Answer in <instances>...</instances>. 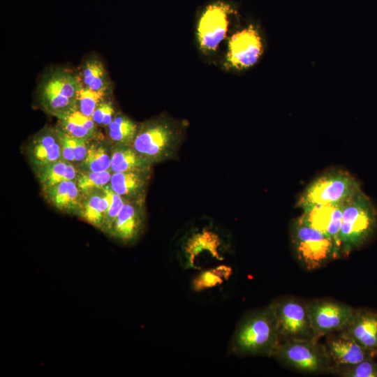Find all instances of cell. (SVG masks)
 Masks as SVG:
<instances>
[{
  "label": "cell",
  "instance_id": "6da1fadb",
  "mask_svg": "<svg viewBox=\"0 0 377 377\" xmlns=\"http://www.w3.org/2000/svg\"><path fill=\"white\" fill-rule=\"evenodd\" d=\"M281 343L272 304L246 313L230 341V351L239 356L274 357Z\"/></svg>",
  "mask_w": 377,
  "mask_h": 377
},
{
  "label": "cell",
  "instance_id": "7a4b0ae2",
  "mask_svg": "<svg viewBox=\"0 0 377 377\" xmlns=\"http://www.w3.org/2000/svg\"><path fill=\"white\" fill-rule=\"evenodd\" d=\"M184 133L182 122L160 116L140 124L131 146L154 165L175 158Z\"/></svg>",
  "mask_w": 377,
  "mask_h": 377
},
{
  "label": "cell",
  "instance_id": "3957f363",
  "mask_svg": "<svg viewBox=\"0 0 377 377\" xmlns=\"http://www.w3.org/2000/svg\"><path fill=\"white\" fill-rule=\"evenodd\" d=\"M377 226V213L370 198L361 190L343 204L339 232L341 256L365 244Z\"/></svg>",
  "mask_w": 377,
  "mask_h": 377
},
{
  "label": "cell",
  "instance_id": "277c9868",
  "mask_svg": "<svg viewBox=\"0 0 377 377\" xmlns=\"http://www.w3.org/2000/svg\"><path fill=\"white\" fill-rule=\"evenodd\" d=\"M80 86L79 73L64 67H54L41 76L37 86V99L45 112L59 117L76 107Z\"/></svg>",
  "mask_w": 377,
  "mask_h": 377
},
{
  "label": "cell",
  "instance_id": "5b68a950",
  "mask_svg": "<svg viewBox=\"0 0 377 377\" xmlns=\"http://www.w3.org/2000/svg\"><path fill=\"white\" fill-rule=\"evenodd\" d=\"M291 239L296 258L306 270L319 269L341 257L339 249L330 237L299 218L292 226Z\"/></svg>",
  "mask_w": 377,
  "mask_h": 377
},
{
  "label": "cell",
  "instance_id": "8992f818",
  "mask_svg": "<svg viewBox=\"0 0 377 377\" xmlns=\"http://www.w3.org/2000/svg\"><path fill=\"white\" fill-rule=\"evenodd\" d=\"M283 365L305 374L332 373V364L325 346L316 339L282 342L274 355Z\"/></svg>",
  "mask_w": 377,
  "mask_h": 377
},
{
  "label": "cell",
  "instance_id": "52a82bcc",
  "mask_svg": "<svg viewBox=\"0 0 377 377\" xmlns=\"http://www.w3.org/2000/svg\"><path fill=\"white\" fill-rule=\"evenodd\" d=\"M361 190L359 182L348 172L342 170L328 172L306 188L297 206L303 209L317 204L342 203Z\"/></svg>",
  "mask_w": 377,
  "mask_h": 377
},
{
  "label": "cell",
  "instance_id": "ba28073f",
  "mask_svg": "<svg viewBox=\"0 0 377 377\" xmlns=\"http://www.w3.org/2000/svg\"><path fill=\"white\" fill-rule=\"evenodd\" d=\"M272 304L281 343L292 339H316L309 316L308 302L287 297L275 300Z\"/></svg>",
  "mask_w": 377,
  "mask_h": 377
},
{
  "label": "cell",
  "instance_id": "9c48e42d",
  "mask_svg": "<svg viewBox=\"0 0 377 377\" xmlns=\"http://www.w3.org/2000/svg\"><path fill=\"white\" fill-rule=\"evenodd\" d=\"M309 316L316 339L343 330L355 309L331 300H316L308 302Z\"/></svg>",
  "mask_w": 377,
  "mask_h": 377
},
{
  "label": "cell",
  "instance_id": "30bf717a",
  "mask_svg": "<svg viewBox=\"0 0 377 377\" xmlns=\"http://www.w3.org/2000/svg\"><path fill=\"white\" fill-rule=\"evenodd\" d=\"M232 8L223 2L209 5L200 17L197 25V38L200 49L205 52L216 50L225 38Z\"/></svg>",
  "mask_w": 377,
  "mask_h": 377
},
{
  "label": "cell",
  "instance_id": "8fae6325",
  "mask_svg": "<svg viewBox=\"0 0 377 377\" xmlns=\"http://www.w3.org/2000/svg\"><path fill=\"white\" fill-rule=\"evenodd\" d=\"M263 51L258 31L249 25L235 33L229 39L226 64L237 70L250 68L257 63Z\"/></svg>",
  "mask_w": 377,
  "mask_h": 377
},
{
  "label": "cell",
  "instance_id": "7c38bea8",
  "mask_svg": "<svg viewBox=\"0 0 377 377\" xmlns=\"http://www.w3.org/2000/svg\"><path fill=\"white\" fill-rule=\"evenodd\" d=\"M344 202L317 204L304 207L302 209L303 212L299 218L303 223L330 237L335 242L339 251V232Z\"/></svg>",
  "mask_w": 377,
  "mask_h": 377
},
{
  "label": "cell",
  "instance_id": "4fadbf2b",
  "mask_svg": "<svg viewBox=\"0 0 377 377\" xmlns=\"http://www.w3.org/2000/svg\"><path fill=\"white\" fill-rule=\"evenodd\" d=\"M327 336L325 346L332 364V374L366 359L374 358L355 339L342 331Z\"/></svg>",
  "mask_w": 377,
  "mask_h": 377
},
{
  "label": "cell",
  "instance_id": "5bb4252c",
  "mask_svg": "<svg viewBox=\"0 0 377 377\" xmlns=\"http://www.w3.org/2000/svg\"><path fill=\"white\" fill-rule=\"evenodd\" d=\"M145 222V202L126 201L108 233L124 243H130L141 234Z\"/></svg>",
  "mask_w": 377,
  "mask_h": 377
},
{
  "label": "cell",
  "instance_id": "9a60e30c",
  "mask_svg": "<svg viewBox=\"0 0 377 377\" xmlns=\"http://www.w3.org/2000/svg\"><path fill=\"white\" fill-rule=\"evenodd\" d=\"M341 331L355 339L373 357L377 355V312L355 309Z\"/></svg>",
  "mask_w": 377,
  "mask_h": 377
},
{
  "label": "cell",
  "instance_id": "2e32d148",
  "mask_svg": "<svg viewBox=\"0 0 377 377\" xmlns=\"http://www.w3.org/2000/svg\"><path fill=\"white\" fill-rule=\"evenodd\" d=\"M151 177V169L112 172L110 186L127 201L145 202Z\"/></svg>",
  "mask_w": 377,
  "mask_h": 377
},
{
  "label": "cell",
  "instance_id": "e0dca14e",
  "mask_svg": "<svg viewBox=\"0 0 377 377\" xmlns=\"http://www.w3.org/2000/svg\"><path fill=\"white\" fill-rule=\"evenodd\" d=\"M27 154L35 167L63 159L57 128H45L38 132L30 141Z\"/></svg>",
  "mask_w": 377,
  "mask_h": 377
},
{
  "label": "cell",
  "instance_id": "ac0fdd59",
  "mask_svg": "<svg viewBox=\"0 0 377 377\" xmlns=\"http://www.w3.org/2000/svg\"><path fill=\"white\" fill-rule=\"evenodd\" d=\"M112 193L113 191L109 184L103 188L82 194V201L77 214L89 223L102 229L112 202Z\"/></svg>",
  "mask_w": 377,
  "mask_h": 377
},
{
  "label": "cell",
  "instance_id": "d6986e66",
  "mask_svg": "<svg viewBox=\"0 0 377 377\" xmlns=\"http://www.w3.org/2000/svg\"><path fill=\"white\" fill-rule=\"evenodd\" d=\"M46 200L57 209L67 213H77L82 195L75 181H64L43 188Z\"/></svg>",
  "mask_w": 377,
  "mask_h": 377
},
{
  "label": "cell",
  "instance_id": "ffe728a7",
  "mask_svg": "<svg viewBox=\"0 0 377 377\" xmlns=\"http://www.w3.org/2000/svg\"><path fill=\"white\" fill-rule=\"evenodd\" d=\"M110 149L112 172L150 170L153 166L131 145L113 144Z\"/></svg>",
  "mask_w": 377,
  "mask_h": 377
},
{
  "label": "cell",
  "instance_id": "44dd1931",
  "mask_svg": "<svg viewBox=\"0 0 377 377\" xmlns=\"http://www.w3.org/2000/svg\"><path fill=\"white\" fill-rule=\"evenodd\" d=\"M57 118L59 128L73 137L91 140L97 136V125L92 117L82 114L76 107Z\"/></svg>",
  "mask_w": 377,
  "mask_h": 377
},
{
  "label": "cell",
  "instance_id": "7402d4cb",
  "mask_svg": "<svg viewBox=\"0 0 377 377\" xmlns=\"http://www.w3.org/2000/svg\"><path fill=\"white\" fill-rule=\"evenodd\" d=\"M82 86L95 91H110L109 75L101 59L96 55L87 57L79 73Z\"/></svg>",
  "mask_w": 377,
  "mask_h": 377
},
{
  "label": "cell",
  "instance_id": "603a6c76",
  "mask_svg": "<svg viewBox=\"0 0 377 377\" xmlns=\"http://www.w3.org/2000/svg\"><path fill=\"white\" fill-rule=\"evenodd\" d=\"M78 170L74 165L64 159L36 167V176L42 188L64 181H75Z\"/></svg>",
  "mask_w": 377,
  "mask_h": 377
},
{
  "label": "cell",
  "instance_id": "cb8c5ba5",
  "mask_svg": "<svg viewBox=\"0 0 377 377\" xmlns=\"http://www.w3.org/2000/svg\"><path fill=\"white\" fill-rule=\"evenodd\" d=\"M140 126L126 114L117 112L108 126L110 139L113 144L132 145Z\"/></svg>",
  "mask_w": 377,
  "mask_h": 377
},
{
  "label": "cell",
  "instance_id": "d4e9b609",
  "mask_svg": "<svg viewBox=\"0 0 377 377\" xmlns=\"http://www.w3.org/2000/svg\"><path fill=\"white\" fill-rule=\"evenodd\" d=\"M82 170L95 172L111 171V149L99 141L91 142L87 155L80 163Z\"/></svg>",
  "mask_w": 377,
  "mask_h": 377
},
{
  "label": "cell",
  "instance_id": "484cf974",
  "mask_svg": "<svg viewBox=\"0 0 377 377\" xmlns=\"http://www.w3.org/2000/svg\"><path fill=\"white\" fill-rule=\"evenodd\" d=\"M110 91H95L82 85L78 89L76 108L84 114L91 117L95 109L105 101Z\"/></svg>",
  "mask_w": 377,
  "mask_h": 377
},
{
  "label": "cell",
  "instance_id": "4316f807",
  "mask_svg": "<svg viewBox=\"0 0 377 377\" xmlns=\"http://www.w3.org/2000/svg\"><path fill=\"white\" fill-rule=\"evenodd\" d=\"M112 173L111 171L95 172L82 169L78 170L75 182L81 193L87 194L109 184Z\"/></svg>",
  "mask_w": 377,
  "mask_h": 377
},
{
  "label": "cell",
  "instance_id": "83f0119b",
  "mask_svg": "<svg viewBox=\"0 0 377 377\" xmlns=\"http://www.w3.org/2000/svg\"><path fill=\"white\" fill-rule=\"evenodd\" d=\"M232 273V269L226 265L205 270L197 275L193 282L192 287L195 291H201L221 284L227 279Z\"/></svg>",
  "mask_w": 377,
  "mask_h": 377
},
{
  "label": "cell",
  "instance_id": "f1b7e54d",
  "mask_svg": "<svg viewBox=\"0 0 377 377\" xmlns=\"http://www.w3.org/2000/svg\"><path fill=\"white\" fill-rule=\"evenodd\" d=\"M333 374L343 377H377V362L366 359L355 365L336 370Z\"/></svg>",
  "mask_w": 377,
  "mask_h": 377
},
{
  "label": "cell",
  "instance_id": "f546056e",
  "mask_svg": "<svg viewBox=\"0 0 377 377\" xmlns=\"http://www.w3.org/2000/svg\"><path fill=\"white\" fill-rule=\"evenodd\" d=\"M115 114V109L112 102L106 99L95 109L91 117L96 125L108 126Z\"/></svg>",
  "mask_w": 377,
  "mask_h": 377
},
{
  "label": "cell",
  "instance_id": "4dcf8cb0",
  "mask_svg": "<svg viewBox=\"0 0 377 377\" xmlns=\"http://www.w3.org/2000/svg\"><path fill=\"white\" fill-rule=\"evenodd\" d=\"M127 200L113 191L111 204L107 211L102 230L108 232L114 221Z\"/></svg>",
  "mask_w": 377,
  "mask_h": 377
},
{
  "label": "cell",
  "instance_id": "1f68e13d",
  "mask_svg": "<svg viewBox=\"0 0 377 377\" xmlns=\"http://www.w3.org/2000/svg\"><path fill=\"white\" fill-rule=\"evenodd\" d=\"M61 147L62 158L66 161L75 162V138L73 137L59 128H57Z\"/></svg>",
  "mask_w": 377,
  "mask_h": 377
},
{
  "label": "cell",
  "instance_id": "d6a6232c",
  "mask_svg": "<svg viewBox=\"0 0 377 377\" xmlns=\"http://www.w3.org/2000/svg\"><path fill=\"white\" fill-rule=\"evenodd\" d=\"M75 162L81 163L87 155L91 140L84 138H75Z\"/></svg>",
  "mask_w": 377,
  "mask_h": 377
}]
</instances>
